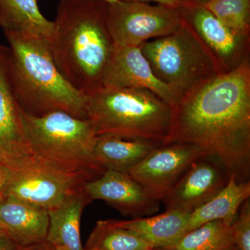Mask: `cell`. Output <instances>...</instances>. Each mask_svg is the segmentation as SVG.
<instances>
[{
	"instance_id": "cell-1",
	"label": "cell",
	"mask_w": 250,
	"mask_h": 250,
	"mask_svg": "<svg viewBox=\"0 0 250 250\" xmlns=\"http://www.w3.org/2000/svg\"><path fill=\"white\" fill-rule=\"evenodd\" d=\"M164 143H191L218 159L238 182L250 164V57L230 71L194 87L172 108Z\"/></svg>"
},
{
	"instance_id": "cell-2",
	"label": "cell",
	"mask_w": 250,
	"mask_h": 250,
	"mask_svg": "<svg viewBox=\"0 0 250 250\" xmlns=\"http://www.w3.org/2000/svg\"><path fill=\"white\" fill-rule=\"evenodd\" d=\"M53 22L49 49L62 76L86 95L103 87L115 45L106 25L105 3L61 0Z\"/></svg>"
},
{
	"instance_id": "cell-3",
	"label": "cell",
	"mask_w": 250,
	"mask_h": 250,
	"mask_svg": "<svg viewBox=\"0 0 250 250\" xmlns=\"http://www.w3.org/2000/svg\"><path fill=\"white\" fill-rule=\"evenodd\" d=\"M4 34L10 45V77L22 111L34 116L62 111L87 119L88 96L62 76L48 41L13 31Z\"/></svg>"
},
{
	"instance_id": "cell-4",
	"label": "cell",
	"mask_w": 250,
	"mask_h": 250,
	"mask_svg": "<svg viewBox=\"0 0 250 250\" xmlns=\"http://www.w3.org/2000/svg\"><path fill=\"white\" fill-rule=\"evenodd\" d=\"M87 96V120L97 136L167 141L173 109L150 90L103 86Z\"/></svg>"
},
{
	"instance_id": "cell-5",
	"label": "cell",
	"mask_w": 250,
	"mask_h": 250,
	"mask_svg": "<svg viewBox=\"0 0 250 250\" xmlns=\"http://www.w3.org/2000/svg\"><path fill=\"white\" fill-rule=\"evenodd\" d=\"M22 120L33 155L91 179L98 178L106 171L94 159L98 136L88 120L62 111L41 116L22 111Z\"/></svg>"
},
{
	"instance_id": "cell-6",
	"label": "cell",
	"mask_w": 250,
	"mask_h": 250,
	"mask_svg": "<svg viewBox=\"0 0 250 250\" xmlns=\"http://www.w3.org/2000/svg\"><path fill=\"white\" fill-rule=\"evenodd\" d=\"M139 47L156 78L180 98L202 82L223 72L213 54L185 20L173 34L147 41Z\"/></svg>"
},
{
	"instance_id": "cell-7",
	"label": "cell",
	"mask_w": 250,
	"mask_h": 250,
	"mask_svg": "<svg viewBox=\"0 0 250 250\" xmlns=\"http://www.w3.org/2000/svg\"><path fill=\"white\" fill-rule=\"evenodd\" d=\"M180 9L147 2L120 1L113 4L105 3V18L116 45L139 47L147 41L179 30L184 21Z\"/></svg>"
},
{
	"instance_id": "cell-8",
	"label": "cell",
	"mask_w": 250,
	"mask_h": 250,
	"mask_svg": "<svg viewBox=\"0 0 250 250\" xmlns=\"http://www.w3.org/2000/svg\"><path fill=\"white\" fill-rule=\"evenodd\" d=\"M90 180L85 174L64 170L34 156L21 168L11 171L3 197L49 210L83 188Z\"/></svg>"
},
{
	"instance_id": "cell-9",
	"label": "cell",
	"mask_w": 250,
	"mask_h": 250,
	"mask_svg": "<svg viewBox=\"0 0 250 250\" xmlns=\"http://www.w3.org/2000/svg\"><path fill=\"white\" fill-rule=\"evenodd\" d=\"M206 156H209L207 151L191 143H166L154 149L126 173L161 202L192 163Z\"/></svg>"
},
{
	"instance_id": "cell-10",
	"label": "cell",
	"mask_w": 250,
	"mask_h": 250,
	"mask_svg": "<svg viewBox=\"0 0 250 250\" xmlns=\"http://www.w3.org/2000/svg\"><path fill=\"white\" fill-rule=\"evenodd\" d=\"M32 156L22 109L10 77L9 49L0 45V162L12 172L21 168Z\"/></svg>"
},
{
	"instance_id": "cell-11",
	"label": "cell",
	"mask_w": 250,
	"mask_h": 250,
	"mask_svg": "<svg viewBox=\"0 0 250 250\" xmlns=\"http://www.w3.org/2000/svg\"><path fill=\"white\" fill-rule=\"evenodd\" d=\"M229 178L228 171L218 159L203 156L192 163L162 202L166 210L191 213L215 196Z\"/></svg>"
},
{
	"instance_id": "cell-12",
	"label": "cell",
	"mask_w": 250,
	"mask_h": 250,
	"mask_svg": "<svg viewBox=\"0 0 250 250\" xmlns=\"http://www.w3.org/2000/svg\"><path fill=\"white\" fill-rule=\"evenodd\" d=\"M184 19L212 52L223 72L230 71L250 57V39L236 36L205 6L186 5Z\"/></svg>"
},
{
	"instance_id": "cell-13",
	"label": "cell",
	"mask_w": 250,
	"mask_h": 250,
	"mask_svg": "<svg viewBox=\"0 0 250 250\" xmlns=\"http://www.w3.org/2000/svg\"><path fill=\"white\" fill-rule=\"evenodd\" d=\"M83 190L92 201L103 200L134 218L154 214L160 208L161 202L126 172L106 170L98 178L85 182Z\"/></svg>"
},
{
	"instance_id": "cell-14",
	"label": "cell",
	"mask_w": 250,
	"mask_h": 250,
	"mask_svg": "<svg viewBox=\"0 0 250 250\" xmlns=\"http://www.w3.org/2000/svg\"><path fill=\"white\" fill-rule=\"evenodd\" d=\"M103 86L149 90L172 108L180 99L172 88L156 78L140 47L115 44Z\"/></svg>"
},
{
	"instance_id": "cell-15",
	"label": "cell",
	"mask_w": 250,
	"mask_h": 250,
	"mask_svg": "<svg viewBox=\"0 0 250 250\" xmlns=\"http://www.w3.org/2000/svg\"><path fill=\"white\" fill-rule=\"evenodd\" d=\"M48 210L9 197L0 199V228L19 248L45 243Z\"/></svg>"
},
{
	"instance_id": "cell-16",
	"label": "cell",
	"mask_w": 250,
	"mask_h": 250,
	"mask_svg": "<svg viewBox=\"0 0 250 250\" xmlns=\"http://www.w3.org/2000/svg\"><path fill=\"white\" fill-rule=\"evenodd\" d=\"M91 202L82 188L49 210L46 243L57 250H85L81 239V219L85 207Z\"/></svg>"
},
{
	"instance_id": "cell-17",
	"label": "cell",
	"mask_w": 250,
	"mask_h": 250,
	"mask_svg": "<svg viewBox=\"0 0 250 250\" xmlns=\"http://www.w3.org/2000/svg\"><path fill=\"white\" fill-rule=\"evenodd\" d=\"M162 144L161 141L154 140L100 135L97 136L94 146V159L104 170L126 173Z\"/></svg>"
},
{
	"instance_id": "cell-18",
	"label": "cell",
	"mask_w": 250,
	"mask_h": 250,
	"mask_svg": "<svg viewBox=\"0 0 250 250\" xmlns=\"http://www.w3.org/2000/svg\"><path fill=\"white\" fill-rule=\"evenodd\" d=\"M190 213L183 210H170L156 216L116 222L142 237L153 249L170 248L188 233Z\"/></svg>"
},
{
	"instance_id": "cell-19",
	"label": "cell",
	"mask_w": 250,
	"mask_h": 250,
	"mask_svg": "<svg viewBox=\"0 0 250 250\" xmlns=\"http://www.w3.org/2000/svg\"><path fill=\"white\" fill-rule=\"evenodd\" d=\"M250 197V181L240 182L231 175L226 186L215 196L191 212L188 232L215 220L232 225L241 205Z\"/></svg>"
},
{
	"instance_id": "cell-20",
	"label": "cell",
	"mask_w": 250,
	"mask_h": 250,
	"mask_svg": "<svg viewBox=\"0 0 250 250\" xmlns=\"http://www.w3.org/2000/svg\"><path fill=\"white\" fill-rule=\"evenodd\" d=\"M0 27L50 40L54 22L42 14L36 0H0Z\"/></svg>"
},
{
	"instance_id": "cell-21",
	"label": "cell",
	"mask_w": 250,
	"mask_h": 250,
	"mask_svg": "<svg viewBox=\"0 0 250 250\" xmlns=\"http://www.w3.org/2000/svg\"><path fill=\"white\" fill-rule=\"evenodd\" d=\"M85 250H152L147 242L116 220H99L90 233Z\"/></svg>"
},
{
	"instance_id": "cell-22",
	"label": "cell",
	"mask_w": 250,
	"mask_h": 250,
	"mask_svg": "<svg viewBox=\"0 0 250 250\" xmlns=\"http://www.w3.org/2000/svg\"><path fill=\"white\" fill-rule=\"evenodd\" d=\"M234 246L231 225L222 220H215L188 231L169 249L230 250Z\"/></svg>"
},
{
	"instance_id": "cell-23",
	"label": "cell",
	"mask_w": 250,
	"mask_h": 250,
	"mask_svg": "<svg viewBox=\"0 0 250 250\" xmlns=\"http://www.w3.org/2000/svg\"><path fill=\"white\" fill-rule=\"evenodd\" d=\"M204 6L236 36L250 39V0H212Z\"/></svg>"
},
{
	"instance_id": "cell-24",
	"label": "cell",
	"mask_w": 250,
	"mask_h": 250,
	"mask_svg": "<svg viewBox=\"0 0 250 250\" xmlns=\"http://www.w3.org/2000/svg\"><path fill=\"white\" fill-rule=\"evenodd\" d=\"M233 241L238 250H250V200L243 202L231 225Z\"/></svg>"
},
{
	"instance_id": "cell-25",
	"label": "cell",
	"mask_w": 250,
	"mask_h": 250,
	"mask_svg": "<svg viewBox=\"0 0 250 250\" xmlns=\"http://www.w3.org/2000/svg\"><path fill=\"white\" fill-rule=\"evenodd\" d=\"M11 177V170L0 162V199L4 195Z\"/></svg>"
},
{
	"instance_id": "cell-26",
	"label": "cell",
	"mask_w": 250,
	"mask_h": 250,
	"mask_svg": "<svg viewBox=\"0 0 250 250\" xmlns=\"http://www.w3.org/2000/svg\"><path fill=\"white\" fill-rule=\"evenodd\" d=\"M123 1H138V2H155L157 4L165 5V6H170V7L176 8V9H180L186 6L182 4L179 0H121Z\"/></svg>"
},
{
	"instance_id": "cell-27",
	"label": "cell",
	"mask_w": 250,
	"mask_h": 250,
	"mask_svg": "<svg viewBox=\"0 0 250 250\" xmlns=\"http://www.w3.org/2000/svg\"><path fill=\"white\" fill-rule=\"evenodd\" d=\"M19 247L6 235H0V250H17Z\"/></svg>"
},
{
	"instance_id": "cell-28",
	"label": "cell",
	"mask_w": 250,
	"mask_h": 250,
	"mask_svg": "<svg viewBox=\"0 0 250 250\" xmlns=\"http://www.w3.org/2000/svg\"><path fill=\"white\" fill-rule=\"evenodd\" d=\"M48 243H44L37 246L27 247V248H18L17 250H47Z\"/></svg>"
},
{
	"instance_id": "cell-29",
	"label": "cell",
	"mask_w": 250,
	"mask_h": 250,
	"mask_svg": "<svg viewBox=\"0 0 250 250\" xmlns=\"http://www.w3.org/2000/svg\"><path fill=\"white\" fill-rule=\"evenodd\" d=\"M210 1H212V0H194L193 4H192L202 5V6H204V5L207 4V3L209 2Z\"/></svg>"
},
{
	"instance_id": "cell-30",
	"label": "cell",
	"mask_w": 250,
	"mask_h": 250,
	"mask_svg": "<svg viewBox=\"0 0 250 250\" xmlns=\"http://www.w3.org/2000/svg\"><path fill=\"white\" fill-rule=\"evenodd\" d=\"M98 1H103V2L106 3V4H113V3L118 2L121 0H98Z\"/></svg>"
},
{
	"instance_id": "cell-31",
	"label": "cell",
	"mask_w": 250,
	"mask_h": 250,
	"mask_svg": "<svg viewBox=\"0 0 250 250\" xmlns=\"http://www.w3.org/2000/svg\"><path fill=\"white\" fill-rule=\"evenodd\" d=\"M180 2L185 5L192 4H193L194 0H179Z\"/></svg>"
},
{
	"instance_id": "cell-32",
	"label": "cell",
	"mask_w": 250,
	"mask_h": 250,
	"mask_svg": "<svg viewBox=\"0 0 250 250\" xmlns=\"http://www.w3.org/2000/svg\"><path fill=\"white\" fill-rule=\"evenodd\" d=\"M0 235H6V233H4V231L1 229V228H0ZM9 237V236H8Z\"/></svg>"
},
{
	"instance_id": "cell-33",
	"label": "cell",
	"mask_w": 250,
	"mask_h": 250,
	"mask_svg": "<svg viewBox=\"0 0 250 250\" xmlns=\"http://www.w3.org/2000/svg\"><path fill=\"white\" fill-rule=\"evenodd\" d=\"M47 250H57L54 249V248H52V247H51L48 244V248H47Z\"/></svg>"
},
{
	"instance_id": "cell-34",
	"label": "cell",
	"mask_w": 250,
	"mask_h": 250,
	"mask_svg": "<svg viewBox=\"0 0 250 250\" xmlns=\"http://www.w3.org/2000/svg\"></svg>"
}]
</instances>
